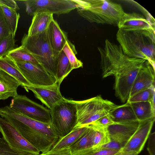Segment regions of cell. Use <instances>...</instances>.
<instances>
[{
    "label": "cell",
    "instance_id": "16",
    "mask_svg": "<svg viewBox=\"0 0 155 155\" xmlns=\"http://www.w3.org/2000/svg\"><path fill=\"white\" fill-rule=\"evenodd\" d=\"M155 70L147 61L138 73L131 88L129 97L154 85Z\"/></svg>",
    "mask_w": 155,
    "mask_h": 155
},
{
    "label": "cell",
    "instance_id": "4",
    "mask_svg": "<svg viewBox=\"0 0 155 155\" xmlns=\"http://www.w3.org/2000/svg\"><path fill=\"white\" fill-rule=\"evenodd\" d=\"M146 60L131 58L124 54L120 58L114 76L116 95L123 103L127 101L138 73Z\"/></svg>",
    "mask_w": 155,
    "mask_h": 155
},
{
    "label": "cell",
    "instance_id": "32",
    "mask_svg": "<svg viewBox=\"0 0 155 155\" xmlns=\"http://www.w3.org/2000/svg\"><path fill=\"white\" fill-rule=\"evenodd\" d=\"M12 34L11 29L6 20L0 5V42L4 38Z\"/></svg>",
    "mask_w": 155,
    "mask_h": 155
},
{
    "label": "cell",
    "instance_id": "11",
    "mask_svg": "<svg viewBox=\"0 0 155 155\" xmlns=\"http://www.w3.org/2000/svg\"><path fill=\"white\" fill-rule=\"evenodd\" d=\"M0 132L2 138L12 149L39 155L40 152L28 142L10 123L0 117Z\"/></svg>",
    "mask_w": 155,
    "mask_h": 155
},
{
    "label": "cell",
    "instance_id": "23",
    "mask_svg": "<svg viewBox=\"0 0 155 155\" xmlns=\"http://www.w3.org/2000/svg\"><path fill=\"white\" fill-rule=\"evenodd\" d=\"M88 126L74 128L65 136L59 139L50 150L69 147L75 143L86 131ZM50 151V150H49Z\"/></svg>",
    "mask_w": 155,
    "mask_h": 155
},
{
    "label": "cell",
    "instance_id": "21",
    "mask_svg": "<svg viewBox=\"0 0 155 155\" xmlns=\"http://www.w3.org/2000/svg\"><path fill=\"white\" fill-rule=\"evenodd\" d=\"M0 70L14 78L23 87L32 86L20 72L15 61L7 55L0 58Z\"/></svg>",
    "mask_w": 155,
    "mask_h": 155
},
{
    "label": "cell",
    "instance_id": "38",
    "mask_svg": "<svg viewBox=\"0 0 155 155\" xmlns=\"http://www.w3.org/2000/svg\"><path fill=\"white\" fill-rule=\"evenodd\" d=\"M0 5L15 10L19 9L16 2L13 0H0Z\"/></svg>",
    "mask_w": 155,
    "mask_h": 155
},
{
    "label": "cell",
    "instance_id": "36",
    "mask_svg": "<svg viewBox=\"0 0 155 155\" xmlns=\"http://www.w3.org/2000/svg\"><path fill=\"white\" fill-rule=\"evenodd\" d=\"M41 155H72L69 147L63 148L53 150H50Z\"/></svg>",
    "mask_w": 155,
    "mask_h": 155
},
{
    "label": "cell",
    "instance_id": "17",
    "mask_svg": "<svg viewBox=\"0 0 155 155\" xmlns=\"http://www.w3.org/2000/svg\"><path fill=\"white\" fill-rule=\"evenodd\" d=\"M47 31L50 45L54 51L58 54L68 40L67 34L54 19L50 24Z\"/></svg>",
    "mask_w": 155,
    "mask_h": 155
},
{
    "label": "cell",
    "instance_id": "18",
    "mask_svg": "<svg viewBox=\"0 0 155 155\" xmlns=\"http://www.w3.org/2000/svg\"><path fill=\"white\" fill-rule=\"evenodd\" d=\"M20 86L21 84L15 79L0 70V100L16 96L18 94V88Z\"/></svg>",
    "mask_w": 155,
    "mask_h": 155
},
{
    "label": "cell",
    "instance_id": "35",
    "mask_svg": "<svg viewBox=\"0 0 155 155\" xmlns=\"http://www.w3.org/2000/svg\"><path fill=\"white\" fill-rule=\"evenodd\" d=\"M147 150L149 155H155V133H150L148 138Z\"/></svg>",
    "mask_w": 155,
    "mask_h": 155
},
{
    "label": "cell",
    "instance_id": "37",
    "mask_svg": "<svg viewBox=\"0 0 155 155\" xmlns=\"http://www.w3.org/2000/svg\"><path fill=\"white\" fill-rule=\"evenodd\" d=\"M119 151V150L104 149L95 151L86 155H114Z\"/></svg>",
    "mask_w": 155,
    "mask_h": 155
},
{
    "label": "cell",
    "instance_id": "7",
    "mask_svg": "<svg viewBox=\"0 0 155 155\" xmlns=\"http://www.w3.org/2000/svg\"><path fill=\"white\" fill-rule=\"evenodd\" d=\"M77 110V122L74 128L91 124L108 114L116 105L100 96L81 101H75Z\"/></svg>",
    "mask_w": 155,
    "mask_h": 155
},
{
    "label": "cell",
    "instance_id": "20",
    "mask_svg": "<svg viewBox=\"0 0 155 155\" xmlns=\"http://www.w3.org/2000/svg\"><path fill=\"white\" fill-rule=\"evenodd\" d=\"M109 115L114 123H120L137 120L130 103L116 105L109 111Z\"/></svg>",
    "mask_w": 155,
    "mask_h": 155
},
{
    "label": "cell",
    "instance_id": "10",
    "mask_svg": "<svg viewBox=\"0 0 155 155\" xmlns=\"http://www.w3.org/2000/svg\"><path fill=\"white\" fill-rule=\"evenodd\" d=\"M14 61L22 74L32 86H48L56 82L55 78L40 64L23 61Z\"/></svg>",
    "mask_w": 155,
    "mask_h": 155
},
{
    "label": "cell",
    "instance_id": "9",
    "mask_svg": "<svg viewBox=\"0 0 155 155\" xmlns=\"http://www.w3.org/2000/svg\"><path fill=\"white\" fill-rule=\"evenodd\" d=\"M23 1L26 11L30 15L36 13L45 12L58 15L68 14L76 8L72 0H27Z\"/></svg>",
    "mask_w": 155,
    "mask_h": 155
},
{
    "label": "cell",
    "instance_id": "33",
    "mask_svg": "<svg viewBox=\"0 0 155 155\" xmlns=\"http://www.w3.org/2000/svg\"><path fill=\"white\" fill-rule=\"evenodd\" d=\"M27 153H29L12 149L2 138L0 137V155H18Z\"/></svg>",
    "mask_w": 155,
    "mask_h": 155
},
{
    "label": "cell",
    "instance_id": "14",
    "mask_svg": "<svg viewBox=\"0 0 155 155\" xmlns=\"http://www.w3.org/2000/svg\"><path fill=\"white\" fill-rule=\"evenodd\" d=\"M60 86L56 82L48 86H30L23 88L27 91H31L36 97L50 110L55 104L64 98L60 91Z\"/></svg>",
    "mask_w": 155,
    "mask_h": 155
},
{
    "label": "cell",
    "instance_id": "13",
    "mask_svg": "<svg viewBox=\"0 0 155 155\" xmlns=\"http://www.w3.org/2000/svg\"><path fill=\"white\" fill-rule=\"evenodd\" d=\"M154 121L155 117L140 121L137 129L121 150L134 151L139 154L143 148Z\"/></svg>",
    "mask_w": 155,
    "mask_h": 155
},
{
    "label": "cell",
    "instance_id": "29",
    "mask_svg": "<svg viewBox=\"0 0 155 155\" xmlns=\"http://www.w3.org/2000/svg\"><path fill=\"white\" fill-rule=\"evenodd\" d=\"M91 125L94 130L92 147L91 148L103 145L111 141L106 127H100L93 124Z\"/></svg>",
    "mask_w": 155,
    "mask_h": 155
},
{
    "label": "cell",
    "instance_id": "22",
    "mask_svg": "<svg viewBox=\"0 0 155 155\" xmlns=\"http://www.w3.org/2000/svg\"><path fill=\"white\" fill-rule=\"evenodd\" d=\"M84 134L74 144L69 147L72 155H81L92 147L94 130L91 125Z\"/></svg>",
    "mask_w": 155,
    "mask_h": 155
},
{
    "label": "cell",
    "instance_id": "19",
    "mask_svg": "<svg viewBox=\"0 0 155 155\" xmlns=\"http://www.w3.org/2000/svg\"><path fill=\"white\" fill-rule=\"evenodd\" d=\"M53 19L52 14L45 12L36 13L33 16L27 35L35 36L44 32L48 29Z\"/></svg>",
    "mask_w": 155,
    "mask_h": 155
},
{
    "label": "cell",
    "instance_id": "34",
    "mask_svg": "<svg viewBox=\"0 0 155 155\" xmlns=\"http://www.w3.org/2000/svg\"><path fill=\"white\" fill-rule=\"evenodd\" d=\"M114 123L108 114L100 117L91 124L105 128Z\"/></svg>",
    "mask_w": 155,
    "mask_h": 155
},
{
    "label": "cell",
    "instance_id": "41",
    "mask_svg": "<svg viewBox=\"0 0 155 155\" xmlns=\"http://www.w3.org/2000/svg\"><path fill=\"white\" fill-rule=\"evenodd\" d=\"M40 154L39 155H41Z\"/></svg>",
    "mask_w": 155,
    "mask_h": 155
},
{
    "label": "cell",
    "instance_id": "15",
    "mask_svg": "<svg viewBox=\"0 0 155 155\" xmlns=\"http://www.w3.org/2000/svg\"><path fill=\"white\" fill-rule=\"evenodd\" d=\"M117 26L118 29L127 31L155 30V27L143 15L136 12H125Z\"/></svg>",
    "mask_w": 155,
    "mask_h": 155
},
{
    "label": "cell",
    "instance_id": "31",
    "mask_svg": "<svg viewBox=\"0 0 155 155\" xmlns=\"http://www.w3.org/2000/svg\"><path fill=\"white\" fill-rule=\"evenodd\" d=\"M15 37L12 34L0 42V58L7 55L15 48Z\"/></svg>",
    "mask_w": 155,
    "mask_h": 155
},
{
    "label": "cell",
    "instance_id": "8",
    "mask_svg": "<svg viewBox=\"0 0 155 155\" xmlns=\"http://www.w3.org/2000/svg\"><path fill=\"white\" fill-rule=\"evenodd\" d=\"M9 106L30 118L51 124L50 110L32 101L25 95L18 94L13 97Z\"/></svg>",
    "mask_w": 155,
    "mask_h": 155
},
{
    "label": "cell",
    "instance_id": "40",
    "mask_svg": "<svg viewBox=\"0 0 155 155\" xmlns=\"http://www.w3.org/2000/svg\"><path fill=\"white\" fill-rule=\"evenodd\" d=\"M18 155H39L31 153H27L25 154H19Z\"/></svg>",
    "mask_w": 155,
    "mask_h": 155
},
{
    "label": "cell",
    "instance_id": "39",
    "mask_svg": "<svg viewBox=\"0 0 155 155\" xmlns=\"http://www.w3.org/2000/svg\"><path fill=\"white\" fill-rule=\"evenodd\" d=\"M139 153L133 151H119L114 155H138Z\"/></svg>",
    "mask_w": 155,
    "mask_h": 155
},
{
    "label": "cell",
    "instance_id": "30",
    "mask_svg": "<svg viewBox=\"0 0 155 155\" xmlns=\"http://www.w3.org/2000/svg\"><path fill=\"white\" fill-rule=\"evenodd\" d=\"M155 95L154 85L150 88L140 91L129 97L127 101L129 103L143 101L151 102Z\"/></svg>",
    "mask_w": 155,
    "mask_h": 155
},
{
    "label": "cell",
    "instance_id": "26",
    "mask_svg": "<svg viewBox=\"0 0 155 155\" xmlns=\"http://www.w3.org/2000/svg\"><path fill=\"white\" fill-rule=\"evenodd\" d=\"M7 55L14 61L28 62L39 64L33 55L21 45L15 48Z\"/></svg>",
    "mask_w": 155,
    "mask_h": 155
},
{
    "label": "cell",
    "instance_id": "2",
    "mask_svg": "<svg viewBox=\"0 0 155 155\" xmlns=\"http://www.w3.org/2000/svg\"><path fill=\"white\" fill-rule=\"evenodd\" d=\"M155 30L127 31L118 29L116 39L128 57L148 61L155 70Z\"/></svg>",
    "mask_w": 155,
    "mask_h": 155
},
{
    "label": "cell",
    "instance_id": "5",
    "mask_svg": "<svg viewBox=\"0 0 155 155\" xmlns=\"http://www.w3.org/2000/svg\"><path fill=\"white\" fill-rule=\"evenodd\" d=\"M21 45L55 78L56 61L59 54L55 53L50 45L47 29L36 35L30 36L25 34L22 39Z\"/></svg>",
    "mask_w": 155,
    "mask_h": 155
},
{
    "label": "cell",
    "instance_id": "25",
    "mask_svg": "<svg viewBox=\"0 0 155 155\" xmlns=\"http://www.w3.org/2000/svg\"><path fill=\"white\" fill-rule=\"evenodd\" d=\"M137 120L143 121L155 117L151 102L143 101L130 103Z\"/></svg>",
    "mask_w": 155,
    "mask_h": 155
},
{
    "label": "cell",
    "instance_id": "12",
    "mask_svg": "<svg viewBox=\"0 0 155 155\" xmlns=\"http://www.w3.org/2000/svg\"><path fill=\"white\" fill-rule=\"evenodd\" d=\"M140 121L114 123L106 127L111 141L119 144L122 149L138 128Z\"/></svg>",
    "mask_w": 155,
    "mask_h": 155
},
{
    "label": "cell",
    "instance_id": "24",
    "mask_svg": "<svg viewBox=\"0 0 155 155\" xmlns=\"http://www.w3.org/2000/svg\"><path fill=\"white\" fill-rule=\"evenodd\" d=\"M72 70L68 59L62 50L60 52L56 61L55 77L56 82L60 85Z\"/></svg>",
    "mask_w": 155,
    "mask_h": 155
},
{
    "label": "cell",
    "instance_id": "27",
    "mask_svg": "<svg viewBox=\"0 0 155 155\" xmlns=\"http://www.w3.org/2000/svg\"><path fill=\"white\" fill-rule=\"evenodd\" d=\"M6 20L11 29L12 33L15 37L20 18V15L16 10L5 6L0 5Z\"/></svg>",
    "mask_w": 155,
    "mask_h": 155
},
{
    "label": "cell",
    "instance_id": "1",
    "mask_svg": "<svg viewBox=\"0 0 155 155\" xmlns=\"http://www.w3.org/2000/svg\"><path fill=\"white\" fill-rule=\"evenodd\" d=\"M0 115L10 123L22 136L41 153L51 149L59 139L51 124L30 118L6 106L0 108Z\"/></svg>",
    "mask_w": 155,
    "mask_h": 155
},
{
    "label": "cell",
    "instance_id": "28",
    "mask_svg": "<svg viewBox=\"0 0 155 155\" xmlns=\"http://www.w3.org/2000/svg\"><path fill=\"white\" fill-rule=\"evenodd\" d=\"M62 51L68 59L72 70L83 67V63L76 56L77 52L74 45L68 40L66 41Z\"/></svg>",
    "mask_w": 155,
    "mask_h": 155
},
{
    "label": "cell",
    "instance_id": "6",
    "mask_svg": "<svg viewBox=\"0 0 155 155\" xmlns=\"http://www.w3.org/2000/svg\"><path fill=\"white\" fill-rule=\"evenodd\" d=\"M50 110L51 126L59 138L65 136L74 128L77 122L75 101L64 97Z\"/></svg>",
    "mask_w": 155,
    "mask_h": 155
},
{
    "label": "cell",
    "instance_id": "3",
    "mask_svg": "<svg viewBox=\"0 0 155 155\" xmlns=\"http://www.w3.org/2000/svg\"><path fill=\"white\" fill-rule=\"evenodd\" d=\"M72 0L78 14L91 23L117 25L125 13L120 4L110 0Z\"/></svg>",
    "mask_w": 155,
    "mask_h": 155
}]
</instances>
